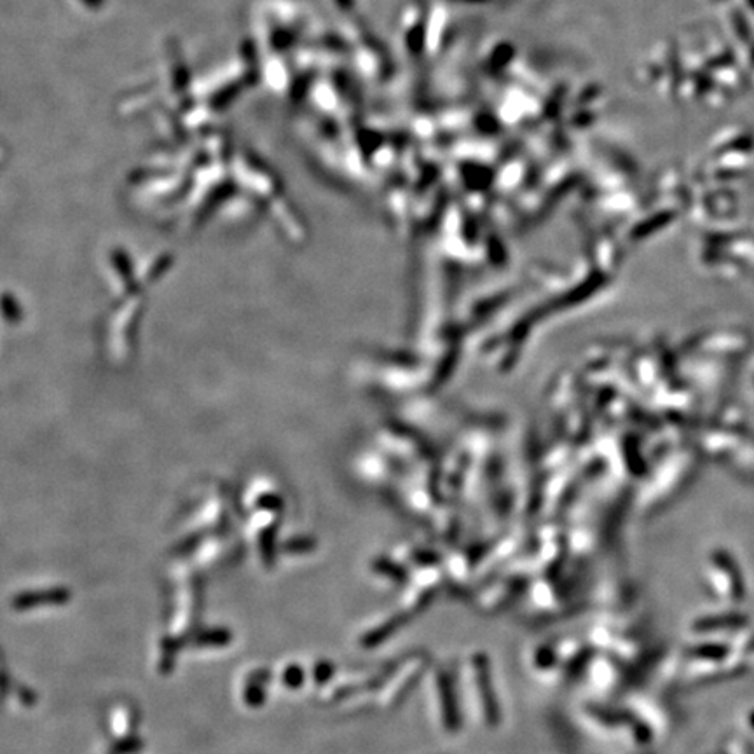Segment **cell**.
Wrapping results in <instances>:
<instances>
[{
  "label": "cell",
  "instance_id": "6da1fadb",
  "mask_svg": "<svg viewBox=\"0 0 754 754\" xmlns=\"http://www.w3.org/2000/svg\"><path fill=\"white\" fill-rule=\"evenodd\" d=\"M477 681H478V690H480L482 704H484V711H486L487 721L496 723L498 721L496 695H494L493 683H491V674L489 671H487L486 658H478L477 660Z\"/></svg>",
  "mask_w": 754,
  "mask_h": 754
},
{
  "label": "cell",
  "instance_id": "7a4b0ae2",
  "mask_svg": "<svg viewBox=\"0 0 754 754\" xmlns=\"http://www.w3.org/2000/svg\"><path fill=\"white\" fill-rule=\"evenodd\" d=\"M440 697H442V706H444L445 723L449 724V728L451 730L458 728V711H456L454 691H452L449 677L447 680L440 681Z\"/></svg>",
  "mask_w": 754,
  "mask_h": 754
},
{
  "label": "cell",
  "instance_id": "3957f363",
  "mask_svg": "<svg viewBox=\"0 0 754 754\" xmlns=\"http://www.w3.org/2000/svg\"><path fill=\"white\" fill-rule=\"evenodd\" d=\"M236 93H239V84L238 86L234 84V86H229L225 88V90L218 91V93L215 94V98H213V107H215V109L225 107V105H227L229 101L236 96Z\"/></svg>",
  "mask_w": 754,
  "mask_h": 754
},
{
  "label": "cell",
  "instance_id": "277c9868",
  "mask_svg": "<svg viewBox=\"0 0 754 754\" xmlns=\"http://www.w3.org/2000/svg\"><path fill=\"white\" fill-rule=\"evenodd\" d=\"M83 2L86 6H90V8H93V9L101 8V6L105 4V0H83Z\"/></svg>",
  "mask_w": 754,
  "mask_h": 754
},
{
  "label": "cell",
  "instance_id": "5b68a950",
  "mask_svg": "<svg viewBox=\"0 0 754 754\" xmlns=\"http://www.w3.org/2000/svg\"><path fill=\"white\" fill-rule=\"evenodd\" d=\"M334 2H337L340 9H349L353 6V0H334Z\"/></svg>",
  "mask_w": 754,
  "mask_h": 754
}]
</instances>
